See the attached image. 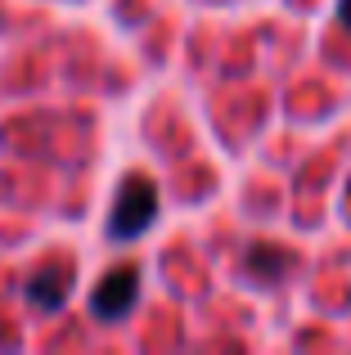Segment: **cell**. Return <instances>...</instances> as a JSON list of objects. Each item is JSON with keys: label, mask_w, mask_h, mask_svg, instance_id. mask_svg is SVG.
<instances>
[{"label": "cell", "mask_w": 351, "mask_h": 355, "mask_svg": "<svg viewBox=\"0 0 351 355\" xmlns=\"http://www.w3.org/2000/svg\"><path fill=\"white\" fill-rule=\"evenodd\" d=\"M135 297H140V266H117L90 293V320L99 324H117L135 311Z\"/></svg>", "instance_id": "7a4b0ae2"}, {"label": "cell", "mask_w": 351, "mask_h": 355, "mask_svg": "<svg viewBox=\"0 0 351 355\" xmlns=\"http://www.w3.org/2000/svg\"><path fill=\"white\" fill-rule=\"evenodd\" d=\"M243 270H252L257 279H266V284H271L275 275H280V270H289V257H284V252H275L271 243H257L252 252H248V261H243Z\"/></svg>", "instance_id": "277c9868"}, {"label": "cell", "mask_w": 351, "mask_h": 355, "mask_svg": "<svg viewBox=\"0 0 351 355\" xmlns=\"http://www.w3.org/2000/svg\"><path fill=\"white\" fill-rule=\"evenodd\" d=\"M68 293H72V261H45V266L32 270V279H27V302L45 315L63 311Z\"/></svg>", "instance_id": "3957f363"}, {"label": "cell", "mask_w": 351, "mask_h": 355, "mask_svg": "<svg viewBox=\"0 0 351 355\" xmlns=\"http://www.w3.org/2000/svg\"><path fill=\"white\" fill-rule=\"evenodd\" d=\"M153 220H158V184H153L149 175L131 171L122 180V189H117V198H113L108 239H113V243H131V239L149 234Z\"/></svg>", "instance_id": "6da1fadb"}, {"label": "cell", "mask_w": 351, "mask_h": 355, "mask_svg": "<svg viewBox=\"0 0 351 355\" xmlns=\"http://www.w3.org/2000/svg\"><path fill=\"white\" fill-rule=\"evenodd\" d=\"M338 23L351 32V0H338Z\"/></svg>", "instance_id": "5b68a950"}]
</instances>
